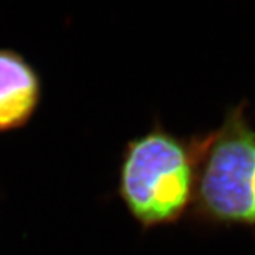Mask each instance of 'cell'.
Returning a JSON list of instances; mask_svg holds the SVG:
<instances>
[{
  "instance_id": "cell-1",
  "label": "cell",
  "mask_w": 255,
  "mask_h": 255,
  "mask_svg": "<svg viewBox=\"0 0 255 255\" xmlns=\"http://www.w3.org/2000/svg\"><path fill=\"white\" fill-rule=\"evenodd\" d=\"M209 132L179 136L156 121L128 140L118 173V196L143 230L172 226L189 214Z\"/></svg>"
},
{
  "instance_id": "cell-2",
  "label": "cell",
  "mask_w": 255,
  "mask_h": 255,
  "mask_svg": "<svg viewBox=\"0 0 255 255\" xmlns=\"http://www.w3.org/2000/svg\"><path fill=\"white\" fill-rule=\"evenodd\" d=\"M189 216L206 226L255 228V129L247 101L209 132Z\"/></svg>"
},
{
  "instance_id": "cell-3",
  "label": "cell",
  "mask_w": 255,
  "mask_h": 255,
  "mask_svg": "<svg viewBox=\"0 0 255 255\" xmlns=\"http://www.w3.org/2000/svg\"><path fill=\"white\" fill-rule=\"evenodd\" d=\"M41 100V81L28 61L16 51L0 50V133L23 128Z\"/></svg>"
}]
</instances>
